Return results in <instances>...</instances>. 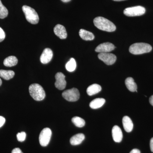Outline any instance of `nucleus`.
<instances>
[{
  "label": "nucleus",
  "mask_w": 153,
  "mask_h": 153,
  "mask_svg": "<svg viewBox=\"0 0 153 153\" xmlns=\"http://www.w3.org/2000/svg\"><path fill=\"white\" fill-rule=\"evenodd\" d=\"M94 24L99 30L108 32H112L116 29L112 22L102 17H97L94 20Z\"/></svg>",
  "instance_id": "nucleus-1"
},
{
  "label": "nucleus",
  "mask_w": 153,
  "mask_h": 153,
  "mask_svg": "<svg viewBox=\"0 0 153 153\" xmlns=\"http://www.w3.org/2000/svg\"><path fill=\"white\" fill-rule=\"evenodd\" d=\"M29 92L31 96L36 101L43 100L46 97L44 88L37 83L31 84L29 87Z\"/></svg>",
  "instance_id": "nucleus-2"
},
{
  "label": "nucleus",
  "mask_w": 153,
  "mask_h": 153,
  "mask_svg": "<svg viewBox=\"0 0 153 153\" xmlns=\"http://www.w3.org/2000/svg\"><path fill=\"white\" fill-rule=\"evenodd\" d=\"M152 48L150 44L144 43L133 44L129 47V51L134 55H141L150 52Z\"/></svg>",
  "instance_id": "nucleus-3"
},
{
  "label": "nucleus",
  "mask_w": 153,
  "mask_h": 153,
  "mask_svg": "<svg viewBox=\"0 0 153 153\" xmlns=\"http://www.w3.org/2000/svg\"><path fill=\"white\" fill-rule=\"evenodd\" d=\"M22 10L25 16L26 19L29 23L33 25H36L39 21L38 13L34 9L27 5L22 7Z\"/></svg>",
  "instance_id": "nucleus-4"
},
{
  "label": "nucleus",
  "mask_w": 153,
  "mask_h": 153,
  "mask_svg": "<svg viewBox=\"0 0 153 153\" xmlns=\"http://www.w3.org/2000/svg\"><path fill=\"white\" fill-rule=\"evenodd\" d=\"M146 13V9L142 6H136L127 8L123 11L124 14L129 17L138 16L143 15Z\"/></svg>",
  "instance_id": "nucleus-5"
},
{
  "label": "nucleus",
  "mask_w": 153,
  "mask_h": 153,
  "mask_svg": "<svg viewBox=\"0 0 153 153\" xmlns=\"http://www.w3.org/2000/svg\"><path fill=\"white\" fill-rule=\"evenodd\" d=\"M79 91L75 88L65 91L62 93L63 98L69 102L77 101L79 100Z\"/></svg>",
  "instance_id": "nucleus-6"
},
{
  "label": "nucleus",
  "mask_w": 153,
  "mask_h": 153,
  "mask_svg": "<svg viewBox=\"0 0 153 153\" xmlns=\"http://www.w3.org/2000/svg\"><path fill=\"white\" fill-rule=\"evenodd\" d=\"M52 133V131L48 128L42 130L39 136V142L42 146H47L49 144Z\"/></svg>",
  "instance_id": "nucleus-7"
},
{
  "label": "nucleus",
  "mask_w": 153,
  "mask_h": 153,
  "mask_svg": "<svg viewBox=\"0 0 153 153\" xmlns=\"http://www.w3.org/2000/svg\"><path fill=\"white\" fill-rule=\"evenodd\" d=\"M100 60L107 65H111L116 62L117 57L114 54L109 53H100L98 55Z\"/></svg>",
  "instance_id": "nucleus-8"
},
{
  "label": "nucleus",
  "mask_w": 153,
  "mask_h": 153,
  "mask_svg": "<svg viewBox=\"0 0 153 153\" xmlns=\"http://www.w3.org/2000/svg\"><path fill=\"white\" fill-rule=\"evenodd\" d=\"M56 81L55 87L59 90H63L66 87V82L65 80V76L61 72H57L55 76Z\"/></svg>",
  "instance_id": "nucleus-9"
},
{
  "label": "nucleus",
  "mask_w": 153,
  "mask_h": 153,
  "mask_svg": "<svg viewBox=\"0 0 153 153\" xmlns=\"http://www.w3.org/2000/svg\"><path fill=\"white\" fill-rule=\"evenodd\" d=\"M115 46L113 44L109 42L100 44L95 49V51L99 53H109L114 50Z\"/></svg>",
  "instance_id": "nucleus-10"
},
{
  "label": "nucleus",
  "mask_w": 153,
  "mask_h": 153,
  "mask_svg": "<svg viewBox=\"0 0 153 153\" xmlns=\"http://www.w3.org/2000/svg\"><path fill=\"white\" fill-rule=\"evenodd\" d=\"M53 52L49 48H46L40 57V60L43 64H47L49 63L53 57Z\"/></svg>",
  "instance_id": "nucleus-11"
},
{
  "label": "nucleus",
  "mask_w": 153,
  "mask_h": 153,
  "mask_svg": "<svg viewBox=\"0 0 153 153\" xmlns=\"http://www.w3.org/2000/svg\"><path fill=\"white\" fill-rule=\"evenodd\" d=\"M112 135L114 140L116 143H120L123 137L122 131L118 126H114L112 129Z\"/></svg>",
  "instance_id": "nucleus-12"
},
{
  "label": "nucleus",
  "mask_w": 153,
  "mask_h": 153,
  "mask_svg": "<svg viewBox=\"0 0 153 153\" xmlns=\"http://www.w3.org/2000/svg\"><path fill=\"white\" fill-rule=\"evenodd\" d=\"M55 35L61 39H65L67 38V33L66 28L63 25H57L54 29Z\"/></svg>",
  "instance_id": "nucleus-13"
},
{
  "label": "nucleus",
  "mask_w": 153,
  "mask_h": 153,
  "mask_svg": "<svg viewBox=\"0 0 153 153\" xmlns=\"http://www.w3.org/2000/svg\"><path fill=\"white\" fill-rule=\"evenodd\" d=\"M122 122L125 130L127 132H131L133 128V123L130 118L126 116L123 118Z\"/></svg>",
  "instance_id": "nucleus-14"
},
{
  "label": "nucleus",
  "mask_w": 153,
  "mask_h": 153,
  "mask_svg": "<svg viewBox=\"0 0 153 153\" xmlns=\"http://www.w3.org/2000/svg\"><path fill=\"white\" fill-rule=\"evenodd\" d=\"M85 135L83 134H76L71 137L70 140V143L73 146H76L81 144L85 139Z\"/></svg>",
  "instance_id": "nucleus-15"
},
{
  "label": "nucleus",
  "mask_w": 153,
  "mask_h": 153,
  "mask_svg": "<svg viewBox=\"0 0 153 153\" xmlns=\"http://www.w3.org/2000/svg\"><path fill=\"white\" fill-rule=\"evenodd\" d=\"M79 36L80 38L85 41H92L94 38V36L93 33L83 29L79 30Z\"/></svg>",
  "instance_id": "nucleus-16"
},
{
  "label": "nucleus",
  "mask_w": 153,
  "mask_h": 153,
  "mask_svg": "<svg viewBox=\"0 0 153 153\" xmlns=\"http://www.w3.org/2000/svg\"><path fill=\"white\" fill-rule=\"evenodd\" d=\"M126 86L127 88L131 92H137V85L136 83L134 82V80L132 77H129L127 78L125 80Z\"/></svg>",
  "instance_id": "nucleus-17"
},
{
  "label": "nucleus",
  "mask_w": 153,
  "mask_h": 153,
  "mask_svg": "<svg viewBox=\"0 0 153 153\" xmlns=\"http://www.w3.org/2000/svg\"><path fill=\"white\" fill-rule=\"evenodd\" d=\"M105 102V100L104 98H96L91 102L89 106L92 109H97L101 107Z\"/></svg>",
  "instance_id": "nucleus-18"
},
{
  "label": "nucleus",
  "mask_w": 153,
  "mask_h": 153,
  "mask_svg": "<svg viewBox=\"0 0 153 153\" xmlns=\"http://www.w3.org/2000/svg\"><path fill=\"white\" fill-rule=\"evenodd\" d=\"M101 86L97 84H93L88 87L87 93L88 95L92 96L99 93L101 91Z\"/></svg>",
  "instance_id": "nucleus-19"
},
{
  "label": "nucleus",
  "mask_w": 153,
  "mask_h": 153,
  "mask_svg": "<svg viewBox=\"0 0 153 153\" xmlns=\"http://www.w3.org/2000/svg\"><path fill=\"white\" fill-rule=\"evenodd\" d=\"M17 57L14 56H9L4 60V64L7 67H12L16 66L18 63Z\"/></svg>",
  "instance_id": "nucleus-20"
},
{
  "label": "nucleus",
  "mask_w": 153,
  "mask_h": 153,
  "mask_svg": "<svg viewBox=\"0 0 153 153\" xmlns=\"http://www.w3.org/2000/svg\"><path fill=\"white\" fill-rule=\"evenodd\" d=\"M15 75V72L12 70H0V76L6 80L12 79Z\"/></svg>",
  "instance_id": "nucleus-21"
},
{
  "label": "nucleus",
  "mask_w": 153,
  "mask_h": 153,
  "mask_svg": "<svg viewBox=\"0 0 153 153\" xmlns=\"http://www.w3.org/2000/svg\"><path fill=\"white\" fill-rule=\"evenodd\" d=\"M76 68V63L75 60L73 58H71L66 63V68L67 71L69 72H72L75 70Z\"/></svg>",
  "instance_id": "nucleus-22"
},
{
  "label": "nucleus",
  "mask_w": 153,
  "mask_h": 153,
  "mask_svg": "<svg viewBox=\"0 0 153 153\" xmlns=\"http://www.w3.org/2000/svg\"><path fill=\"white\" fill-rule=\"evenodd\" d=\"M71 121L77 127L81 128L85 125V121L82 118L74 117L72 118Z\"/></svg>",
  "instance_id": "nucleus-23"
},
{
  "label": "nucleus",
  "mask_w": 153,
  "mask_h": 153,
  "mask_svg": "<svg viewBox=\"0 0 153 153\" xmlns=\"http://www.w3.org/2000/svg\"><path fill=\"white\" fill-rule=\"evenodd\" d=\"M8 15V11L7 8L3 4L0 0V19H4L6 18Z\"/></svg>",
  "instance_id": "nucleus-24"
},
{
  "label": "nucleus",
  "mask_w": 153,
  "mask_h": 153,
  "mask_svg": "<svg viewBox=\"0 0 153 153\" xmlns=\"http://www.w3.org/2000/svg\"><path fill=\"white\" fill-rule=\"evenodd\" d=\"M17 140L19 142H22L24 141L26 139V134L25 132H22L21 133H19L17 134Z\"/></svg>",
  "instance_id": "nucleus-25"
},
{
  "label": "nucleus",
  "mask_w": 153,
  "mask_h": 153,
  "mask_svg": "<svg viewBox=\"0 0 153 153\" xmlns=\"http://www.w3.org/2000/svg\"><path fill=\"white\" fill-rule=\"evenodd\" d=\"M5 33L1 28L0 27V42H2L4 40L5 38Z\"/></svg>",
  "instance_id": "nucleus-26"
},
{
  "label": "nucleus",
  "mask_w": 153,
  "mask_h": 153,
  "mask_svg": "<svg viewBox=\"0 0 153 153\" xmlns=\"http://www.w3.org/2000/svg\"><path fill=\"white\" fill-rule=\"evenodd\" d=\"M5 121L6 120L4 117L2 116H0V128L4 124Z\"/></svg>",
  "instance_id": "nucleus-27"
},
{
  "label": "nucleus",
  "mask_w": 153,
  "mask_h": 153,
  "mask_svg": "<svg viewBox=\"0 0 153 153\" xmlns=\"http://www.w3.org/2000/svg\"><path fill=\"white\" fill-rule=\"evenodd\" d=\"M22 150L19 148H15L12 151V153H22Z\"/></svg>",
  "instance_id": "nucleus-28"
},
{
  "label": "nucleus",
  "mask_w": 153,
  "mask_h": 153,
  "mask_svg": "<svg viewBox=\"0 0 153 153\" xmlns=\"http://www.w3.org/2000/svg\"><path fill=\"white\" fill-rule=\"evenodd\" d=\"M130 153H140V152L139 150L137 149H134L132 150Z\"/></svg>",
  "instance_id": "nucleus-29"
},
{
  "label": "nucleus",
  "mask_w": 153,
  "mask_h": 153,
  "mask_svg": "<svg viewBox=\"0 0 153 153\" xmlns=\"http://www.w3.org/2000/svg\"><path fill=\"white\" fill-rule=\"evenodd\" d=\"M150 149L152 152H153V137L150 141Z\"/></svg>",
  "instance_id": "nucleus-30"
},
{
  "label": "nucleus",
  "mask_w": 153,
  "mask_h": 153,
  "mask_svg": "<svg viewBox=\"0 0 153 153\" xmlns=\"http://www.w3.org/2000/svg\"><path fill=\"white\" fill-rule=\"evenodd\" d=\"M149 102L150 104L153 106V95L150 97L149 98Z\"/></svg>",
  "instance_id": "nucleus-31"
},
{
  "label": "nucleus",
  "mask_w": 153,
  "mask_h": 153,
  "mask_svg": "<svg viewBox=\"0 0 153 153\" xmlns=\"http://www.w3.org/2000/svg\"><path fill=\"white\" fill-rule=\"evenodd\" d=\"M62 2L64 3H67L68 2L70 1L71 0H61Z\"/></svg>",
  "instance_id": "nucleus-32"
},
{
  "label": "nucleus",
  "mask_w": 153,
  "mask_h": 153,
  "mask_svg": "<svg viewBox=\"0 0 153 153\" xmlns=\"http://www.w3.org/2000/svg\"><path fill=\"white\" fill-rule=\"evenodd\" d=\"M113 1H125V0H113Z\"/></svg>",
  "instance_id": "nucleus-33"
},
{
  "label": "nucleus",
  "mask_w": 153,
  "mask_h": 153,
  "mask_svg": "<svg viewBox=\"0 0 153 153\" xmlns=\"http://www.w3.org/2000/svg\"><path fill=\"white\" fill-rule=\"evenodd\" d=\"M2 83V82L1 79L0 78V86L1 85Z\"/></svg>",
  "instance_id": "nucleus-34"
}]
</instances>
